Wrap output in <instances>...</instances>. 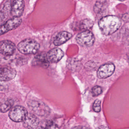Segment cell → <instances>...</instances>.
<instances>
[{
    "label": "cell",
    "mask_w": 129,
    "mask_h": 129,
    "mask_svg": "<svg viewBox=\"0 0 129 129\" xmlns=\"http://www.w3.org/2000/svg\"><path fill=\"white\" fill-rule=\"evenodd\" d=\"M120 19L115 16H107L102 18L99 22L100 29L103 34L109 35L117 31L121 25Z\"/></svg>",
    "instance_id": "6da1fadb"
},
{
    "label": "cell",
    "mask_w": 129,
    "mask_h": 129,
    "mask_svg": "<svg viewBox=\"0 0 129 129\" xmlns=\"http://www.w3.org/2000/svg\"><path fill=\"white\" fill-rule=\"evenodd\" d=\"M40 47V44L34 39H26L19 43L17 48L22 54L30 55L37 53Z\"/></svg>",
    "instance_id": "7a4b0ae2"
},
{
    "label": "cell",
    "mask_w": 129,
    "mask_h": 129,
    "mask_svg": "<svg viewBox=\"0 0 129 129\" xmlns=\"http://www.w3.org/2000/svg\"><path fill=\"white\" fill-rule=\"evenodd\" d=\"M29 108L35 114L42 117L48 116L50 113V108L41 101L31 100L28 102Z\"/></svg>",
    "instance_id": "3957f363"
},
{
    "label": "cell",
    "mask_w": 129,
    "mask_h": 129,
    "mask_svg": "<svg viewBox=\"0 0 129 129\" xmlns=\"http://www.w3.org/2000/svg\"><path fill=\"white\" fill-rule=\"evenodd\" d=\"M76 41L80 46L83 47H90L93 46L95 38L92 32L89 30L84 31L77 35Z\"/></svg>",
    "instance_id": "277c9868"
},
{
    "label": "cell",
    "mask_w": 129,
    "mask_h": 129,
    "mask_svg": "<svg viewBox=\"0 0 129 129\" xmlns=\"http://www.w3.org/2000/svg\"><path fill=\"white\" fill-rule=\"evenodd\" d=\"M28 114L27 109L22 106H16L12 108L9 114L10 118L16 122L24 121Z\"/></svg>",
    "instance_id": "5b68a950"
},
{
    "label": "cell",
    "mask_w": 129,
    "mask_h": 129,
    "mask_svg": "<svg viewBox=\"0 0 129 129\" xmlns=\"http://www.w3.org/2000/svg\"><path fill=\"white\" fill-rule=\"evenodd\" d=\"M22 23V19L20 18H13L1 24L0 27V34L3 35L9 31L18 28Z\"/></svg>",
    "instance_id": "8992f818"
},
{
    "label": "cell",
    "mask_w": 129,
    "mask_h": 129,
    "mask_svg": "<svg viewBox=\"0 0 129 129\" xmlns=\"http://www.w3.org/2000/svg\"><path fill=\"white\" fill-rule=\"evenodd\" d=\"M115 66L112 63L104 64L100 67L97 71L98 78L101 79H105L110 77L114 73Z\"/></svg>",
    "instance_id": "52a82bcc"
},
{
    "label": "cell",
    "mask_w": 129,
    "mask_h": 129,
    "mask_svg": "<svg viewBox=\"0 0 129 129\" xmlns=\"http://www.w3.org/2000/svg\"><path fill=\"white\" fill-rule=\"evenodd\" d=\"M16 49L15 44L9 40L2 41L0 44V52L4 55L11 56L13 55Z\"/></svg>",
    "instance_id": "ba28073f"
},
{
    "label": "cell",
    "mask_w": 129,
    "mask_h": 129,
    "mask_svg": "<svg viewBox=\"0 0 129 129\" xmlns=\"http://www.w3.org/2000/svg\"><path fill=\"white\" fill-rule=\"evenodd\" d=\"M24 7L25 3L23 1H13L11 6V15L13 18H19L23 14Z\"/></svg>",
    "instance_id": "9c48e42d"
},
{
    "label": "cell",
    "mask_w": 129,
    "mask_h": 129,
    "mask_svg": "<svg viewBox=\"0 0 129 129\" xmlns=\"http://www.w3.org/2000/svg\"><path fill=\"white\" fill-rule=\"evenodd\" d=\"M16 70L9 67H4L1 69L0 80L1 81H6L14 79L16 76Z\"/></svg>",
    "instance_id": "30bf717a"
},
{
    "label": "cell",
    "mask_w": 129,
    "mask_h": 129,
    "mask_svg": "<svg viewBox=\"0 0 129 129\" xmlns=\"http://www.w3.org/2000/svg\"><path fill=\"white\" fill-rule=\"evenodd\" d=\"M47 58L49 62H58L60 61L64 55V53L61 49L53 48L47 53Z\"/></svg>",
    "instance_id": "8fae6325"
},
{
    "label": "cell",
    "mask_w": 129,
    "mask_h": 129,
    "mask_svg": "<svg viewBox=\"0 0 129 129\" xmlns=\"http://www.w3.org/2000/svg\"><path fill=\"white\" fill-rule=\"evenodd\" d=\"M40 124L38 118L33 114H28L27 116L23 121V125L28 129L37 128Z\"/></svg>",
    "instance_id": "7c38bea8"
},
{
    "label": "cell",
    "mask_w": 129,
    "mask_h": 129,
    "mask_svg": "<svg viewBox=\"0 0 129 129\" xmlns=\"http://www.w3.org/2000/svg\"><path fill=\"white\" fill-rule=\"evenodd\" d=\"M71 34L66 31L59 32L53 40V44L56 46H59L66 43L72 37Z\"/></svg>",
    "instance_id": "4fadbf2b"
},
{
    "label": "cell",
    "mask_w": 129,
    "mask_h": 129,
    "mask_svg": "<svg viewBox=\"0 0 129 129\" xmlns=\"http://www.w3.org/2000/svg\"><path fill=\"white\" fill-rule=\"evenodd\" d=\"M93 24V21L89 19H86L81 21L78 23V29L79 30H88L92 27Z\"/></svg>",
    "instance_id": "5bb4252c"
},
{
    "label": "cell",
    "mask_w": 129,
    "mask_h": 129,
    "mask_svg": "<svg viewBox=\"0 0 129 129\" xmlns=\"http://www.w3.org/2000/svg\"><path fill=\"white\" fill-rule=\"evenodd\" d=\"M11 1H7L3 4L1 8V21H2L5 19L7 14L9 12L11 13Z\"/></svg>",
    "instance_id": "9a60e30c"
},
{
    "label": "cell",
    "mask_w": 129,
    "mask_h": 129,
    "mask_svg": "<svg viewBox=\"0 0 129 129\" xmlns=\"http://www.w3.org/2000/svg\"><path fill=\"white\" fill-rule=\"evenodd\" d=\"M108 6L106 1H98L94 7V11L97 14H100L105 12Z\"/></svg>",
    "instance_id": "2e32d148"
},
{
    "label": "cell",
    "mask_w": 129,
    "mask_h": 129,
    "mask_svg": "<svg viewBox=\"0 0 129 129\" xmlns=\"http://www.w3.org/2000/svg\"><path fill=\"white\" fill-rule=\"evenodd\" d=\"M36 129H59V128L51 121L46 120L42 122Z\"/></svg>",
    "instance_id": "e0dca14e"
},
{
    "label": "cell",
    "mask_w": 129,
    "mask_h": 129,
    "mask_svg": "<svg viewBox=\"0 0 129 129\" xmlns=\"http://www.w3.org/2000/svg\"><path fill=\"white\" fill-rule=\"evenodd\" d=\"M14 101L12 99H8L3 103L1 105V111L3 113L7 112L10 110L14 105Z\"/></svg>",
    "instance_id": "ac0fdd59"
},
{
    "label": "cell",
    "mask_w": 129,
    "mask_h": 129,
    "mask_svg": "<svg viewBox=\"0 0 129 129\" xmlns=\"http://www.w3.org/2000/svg\"><path fill=\"white\" fill-rule=\"evenodd\" d=\"M102 89L100 86H96L93 87L92 89V93L93 96H97L102 93Z\"/></svg>",
    "instance_id": "d6986e66"
},
{
    "label": "cell",
    "mask_w": 129,
    "mask_h": 129,
    "mask_svg": "<svg viewBox=\"0 0 129 129\" xmlns=\"http://www.w3.org/2000/svg\"><path fill=\"white\" fill-rule=\"evenodd\" d=\"M93 109L94 111L99 112L101 111V101L100 100L96 99L95 100L93 105Z\"/></svg>",
    "instance_id": "ffe728a7"
},
{
    "label": "cell",
    "mask_w": 129,
    "mask_h": 129,
    "mask_svg": "<svg viewBox=\"0 0 129 129\" xmlns=\"http://www.w3.org/2000/svg\"><path fill=\"white\" fill-rule=\"evenodd\" d=\"M72 129H89L86 127L82 126H78L72 127Z\"/></svg>",
    "instance_id": "44dd1931"
},
{
    "label": "cell",
    "mask_w": 129,
    "mask_h": 129,
    "mask_svg": "<svg viewBox=\"0 0 129 129\" xmlns=\"http://www.w3.org/2000/svg\"><path fill=\"white\" fill-rule=\"evenodd\" d=\"M123 19L124 21H129V15L128 14H126L124 15H123Z\"/></svg>",
    "instance_id": "7402d4cb"
},
{
    "label": "cell",
    "mask_w": 129,
    "mask_h": 129,
    "mask_svg": "<svg viewBox=\"0 0 129 129\" xmlns=\"http://www.w3.org/2000/svg\"><path fill=\"white\" fill-rule=\"evenodd\" d=\"M96 129H109L108 127H107L106 126H100L97 127Z\"/></svg>",
    "instance_id": "603a6c76"
},
{
    "label": "cell",
    "mask_w": 129,
    "mask_h": 129,
    "mask_svg": "<svg viewBox=\"0 0 129 129\" xmlns=\"http://www.w3.org/2000/svg\"></svg>",
    "instance_id": "cb8c5ba5"
}]
</instances>
